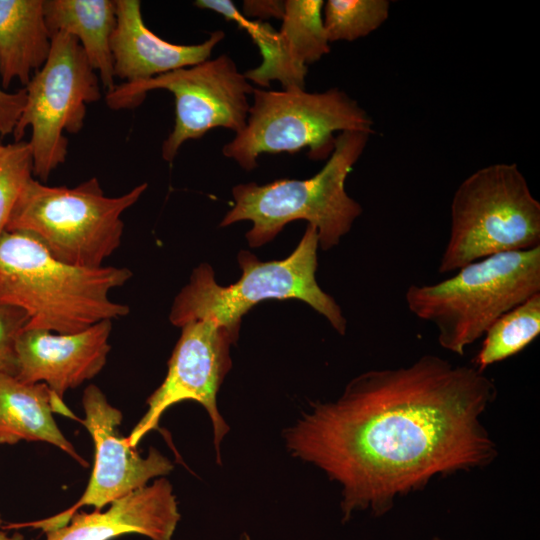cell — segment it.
<instances>
[{
  "mask_svg": "<svg viewBox=\"0 0 540 540\" xmlns=\"http://www.w3.org/2000/svg\"><path fill=\"white\" fill-rule=\"evenodd\" d=\"M494 382L473 365L425 354L408 366L354 377L285 432L292 456L341 487L342 522L389 512L433 478L488 466L498 455L482 416Z\"/></svg>",
  "mask_w": 540,
  "mask_h": 540,
  "instance_id": "cell-1",
  "label": "cell"
},
{
  "mask_svg": "<svg viewBox=\"0 0 540 540\" xmlns=\"http://www.w3.org/2000/svg\"><path fill=\"white\" fill-rule=\"evenodd\" d=\"M131 277L126 267L59 261L24 231L5 230L0 236V303L23 310L25 328L67 334L125 317L129 307L109 295Z\"/></svg>",
  "mask_w": 540,
  "mask_h": 540,
  "instance_id": "cell-2",
  "label": "cell"
},
{
  "mask_svg": "<svg viewBox=\"0 0 540 540\" xmlns=\"http://www.w3.org/2000/svg\"><path fill=\"white\" fill-rule=\"evenodd\" d=\"M369 136L357 131L339 133L326 164L311 178L235 186L232 190L234 206L220 226L251 221L253 226L246 233V239L251 247H259L273 240L286 224L306 220L316 228L321 249L338 245L363 211L347 194L345 182Z\"/></svg>",
  "mask_w": 540,
  "mask_h": 540,
  "instance_id": "cell-3",
  "label": "cell"
},
{
  "mask_svg": "<svg viewBox=\"0 0 540 540\" xmlns=\"http://www.w3.org/2000/svg\"><path fill=\"white\" fill-rule=\"evenodd\" d=\"M540 293V246L471 262L434 284L410 285L408 310L437 329L439 345L463 355L504 313Z\"/></svg>",
  "mask_w": 540,
  "mask_h": 540,
  "instance_id": "cell-4",
  "label": "cell"
},
{
  "mask_svg": "<svg viewBox=\"0 0 540 540\" xmlns=\"http://www.w3.org/2000/svg\"><path fill=\"white\" fill-rule=\"evenodd\" d=\"M318 247L316 228L308 224L296 249L285 259L260 261L242 250L237 255L242 275L229 286L217 284L211 266L202 263L175 297L169 319L177 327L194 320L212 319L239 330L243 315L259 302L298 299L344 335L346 319L340 306L315 278Z\"/></svg>",
  "mask_w": 540,
  "mask_h": 540,
  "instance_id": "cell-5",
  "label": "cell"
},
{
  "mask_svg": "<svg viewBox=\"0 0 540 540\" xmlns=\"http://www.w3.org/2000/svg\"><path fill=\"white\" fill-rule=\"evenodd\" d=\"M146 189L147 183H143L123 195L109 197L95 177L74 187L47 186L32 177L6 230L31 234L64 263L101 267L121 244L123 213Z\"/></svg>",
  "mask_w": 540,
  "mask_h": 540,
  "instance_id": "cell-6",
  "label": "cell"
},
{
  "mask_svg": "<svg viewBox=\"0 0 540 540\" xmlns=\"http://www.w3.org/2000/svg\"><path fill=\"white\" fill-rule=\"evenodd\" d=\"M540 246V203L515 163L485 166L464 179L451 202V228L438 272Z\"/></svg>",
  "mask_w": 540,
  "mask_h": 540,
  "instance_id": "cell-7",
  "label": "cell"
},
{
  "mask_svg": "<svg viewBox=\"0 0 540 540\" xmlns=\"http://www.w3.org/2000/svg\"><path fill=\"white\" fill-rule=\"evenodd\" d=\"M245 128L225 144L222 153L244 170L257 167L262 153H296L308 149L314 160L331 155L335 132L374 134L369 114L338 88L324 92L305 89L265 91L254 88Z\"/></svg>",
  "mask_w": 540,
  "mask_h": 540,
  "instance_id": "cell-8",
  "label": "cell"
},
{
  "mask_svg": "<svg viewBox=\"0 0 540 540\" xmlns=\"http://www.w3.org/2000/svg\"><path fill=\"white\" fill-rule=\"evenodd\" d=\"M99 77L79 42L58 32L51 37L49 56L24 87L26 101L13 132L21 141L28 127L33 174L46 181L65 162L68 140L64 132L79 133L87 105L101 98Z\"/></svg>",
  "mask_w": 540,
  "mask_h": 540,
  "instance_id": "cell-9",
  "label": "cell"
},
{
  "mask_svg": "<svg viewBox=\"0 0 540 540\" xmlns=\"http://www.w3.org/2000/svg\"><path fill=\"white\" fill-rule=\"evenodd\" d=\"M154 89L170 91L175 99L174 127L162 145V158L171 162L188 140L223 127L240 133L246 126L254 87L223 54L215 59L177 69L142 82H124L106 93L113 110L140 105Z\"/></svg>",
  "mask_w": 540,
  "mask_h": 540,
  "instance_id": "cell-10",
  "label": "cell"
},
{
  "mask_svg": "<svg viewBox=\"0 0 540 540\" xmlns=\"http://www.w3.org/2000/svg\"><path fill=\"white\" fill-rule=\"evenodd\" d=\"M181 329L168 361L166 377L147 399V411L127 436V441L135 448L147 433L158 428L165 411L179 402L191 400L201 404L210 417L220 463V445L229 426L218 410L217 393L231 369L230 347L238 340L239 330L212 319L190 321Z\"/></svg>",
  "mask_w": 540,
  "mask_h": 540,
  "instance_id": "cell-11",
  "label": "cell"
},
{
  "mask_svg": "<svg viewBox=\"0 0 540 540\" xmlns=\"http://www.w3.org/2000/svg\"><path fill=\"white\" fill-rule=\"evenodd\" d=\"M85 418L81 423L95 446V462L89 483L81 498L67 510L52 517L24 523L3 525L4 530L31 527L45 534L68 524L81 507L101 510L107 504L147 486L157 477L173 470L172 462L151 447L142 457L120 433L122 413L112 406L95 385L86 387L82 398Z\"/></svg>",
  "mask_w": 540,
  "mask_h": 540,
  "instance_id": "cell-12",
  "label": "cell"
},
{
  "mask_svg": "<svg viewBox=\"0 0 540 540\" xmlns=\"http://www.w3.org/2000/svg\"><path fill=\"white\" fill-rule=\"evenodd\" d=\"M111 330L110 320L67 334L24 328L16 342V378L25 383H44L62 399L67 390L103 369Z\"/></svg>",
  "mask_w": 540,
  "mask_h": 540,
  "instance_id": "cell-13",
  "label": "cell"
},
{
  "mask_svg": "<svg viewBox=\"0 0 540 540\" xmlns=\"http://www.w3.org/2000/svg\"><path fill=\"white\" fill-rule=\"evenodd\" d=\"M323 6L322 0H286L280 30L250 21L245 31L258 46L262 62L246 71L245 78L262 87L278 80L283 90L305 89L308 65L330 52Z\"/></svg>",
  "mask_w": 540,
  "mask_h": 540,
  "instance_id": "cell-14",
  "label": "cell"
},
{
  "mask_svg": "<svg viewBox=\"0 0 540 540\" xmlns=\"http://www.w3.org/2000/svg\"><path fill=\"white\" fill-rule=\"evenodd\" d=\"M180 518L173 487L161 477L111 502L106 511L77 512L68 524L46 533V540H111L126 534L172 540Z\"/></svg>",
  "mask_w": 540,
  "mask_h": 540,
  "instance_id": "cell-15",
  "label": "cell"
},
{
  "mask_svg": "<svg viewBox=\"0 0 540 540\" xmlns=\"http://www.w3.org/2000/svg\"><path fill=\"white\" fill-rule=\"evenodd\" d=\"M116 25L111 36L114 75L124 82H142L209 60L224 39L212 32L200 44L182 45L163 40L144 23L139 0H116Z\"/></svg>",
  "mask_w": 540,
  "mask_h": 540,
  "instance_id": "cell-16",
  "label": "cell"
},
{
  "mask_svg": "<svg viewBox=\"0 0 540 540\" xmlns=\"http://www.w3.org/2000/svg\"><path fill=\"white\" fill-rule=\"evenodd\" d=\"M53 413L77 419L46 384L25 383L15 376L0 375V444L46 442L87 467V461L57 426Z\"/></svg>",
  "mask_w": 540,
  "mask_h": 540,
  "instance_id": "cell-17",
  "label": "cell"
},
{
  "mask_svg": "<svg viewBox=\"0 0 540 540\" xmlns=\"http://www.w3.org/2000/svg\"><path fill=\"white\" fill-rule=\"evenodd\" d=\"M44 0H0V79L27 85L46 62L51 48Z\"/></svg>",
  "mask_w": 540,
  "mask_h": 540,
  "instance_id": "cell-18",
  "label": "cell"
},
{
  "mask_svg": "<svg viewBox=\"0 0 540 540\" xmlns=\"http://www.w3.org/2000/svg\"><path fill=\"white\" fill-rule=\"evenodd\" d=\"M45 22L50 36L64 32L73 36L108 91L114 82L111 36L116 25L113 0H44Z\"/></svg>",
  "mask_w": 540,
  "mask_h": 540,
  "instance_id": "cell-19",
  "label": "cell"
},
{
  "mask_svg": "<svg viewBox=\"0 0 540 540\" xmlns=\"http://www.w3.org/2000/svg\"><path fill=\"white\" fill-rule=\"evenodd\" d=\"M540 334V293L501 315L485 332L484 339L473 359V366L484 370L512 357Z\"/></svg>",
  "mask_w": 540,
  "mask_h": 540,
  "instance_id": "cell-20",
  "label": "cell"
},
{
  "mask_svg": "<svg viewBox=\"0 0 540 540\" xmlns=\"http://www.w3.org/2000/svg\"><path fill=\"white\" fill-rule=\"evenodd\" d=\"M388 0H328L322 18L330 42L354 41L377 30L389 16Z\"/></svg>",
  "mask_w": 540,
  "mask_h": 540,
  "instance_id": "cell-21",
  "label": "cell"
},
{
  "mask_svg": "<svg viewBox=\"0 0 540 540\" xmlns=\"http://www.w3.org/2000/svg\"><path fill=\"white\" fill-rule=\"evenodd\" d=\"M33 177L32 152L28 142L0 144V236L6 230L15 204Z\"/></svg>",
  "mask_w": 540,
  "mask_h": 540,
  "instance_id": "cell-22",
  "label": "cell"
},
{
  "mask_svg": "<svg viewBox=\"0 0 540 540\" xmlns=\"http://www.w3.org/2000/svg\"><path fill=\"white\" fill-rule=\"evenodd\" d=\"M27 324L28 317L22 309L0 303V375L16 377V342Z\"/></svg>",
  "mask_w": 540,
  "mask_h": 540,
  "instance_id": "cell-23",
  "label": "cell"
},
{
  "mask_svg": "<svg viewBox=\"0 0 540 540\" xmlns=\"http://www.w3.org/2000/svg\"><path fill=\"white\" fill-rule=\"evenodd\" d=\"M26 101L24 88L7 92L0 86V136L13 134Z\"/></svg>",
  "mask_w": 540,
  "mask_h": 540,
  "instance_id": "cell-24",
  "label": "cell"
},
{
  "mask_svg": "<svg viewBox=\"0 0 540 540\" xmlns=\"http://www.w3.org/2000/svg\"><path fill=\"white\" fill-rule=\"evenodd\" d=\"M243 16L256 17L258 20L269 18L283 19L285 1L283 0H245L243 1Z\"/></svg>",
  "mask_w": 540,
  "mask_h": 540,
  "instance_id": "cell-25",
  "label": "cell"
},
{
  "mask_svg": "<svg viewBox=\"0 0 540 540\" xmlns=\"http://www.w3.org/2000/svg\"><path fill=\"white\" fill-rule=\"evenodd\" d=\"M194 5L202 8L212 10L222 15L226 20L235 22L240 28L246 29L250 20H248L242 13L238 11L236 6L231 0H197Z\"/></svg>",
  "mask_w": 540,
  "mask_h": 540,
  "instance_id": "cell-26",
  "label": "cell"
},
{
  "mask_svg": "<svg viewBox=\"0 0 540 540\" xmlns=\"http://www.w3.org/2000/svg\"><path fill=\"white\" fill-rule=\"evenodd\" d=\"M0 540H24V537L19 532L8 534L4 531H0Z\"/></svg>",
  "mask_w": 540,
  "mask_h": 540,
  "instance_id": "cell-27",
  "label": "cell"
},
{
  "mask_svg": "<svg viewBox=\"0 0 540 540\" xmlns=\"http://www.w3.org/2000/svg\"><path fill=\"white\" fill-rule=\"evenodd\" d=\"M239 540H252L251 537L248 535V533H243L240 536Z\"/></svg>",
  "mask_w": 540,
  "mask_h": 540,
  "instance_id": "cell-28",
  "label": "cell"
},
{
  "mask_svg": "<svg viewBox=\"0 0 540 540\" xmlns=\"http://www.w3.org/2000/svg\"><path fill=\"white\" fill-rule=\"evenodd\" d=\"M431 540H443L442 538L438 537V536H435L433 537Z\"/></svg>",
  "mask_w": 540,
  "mask_h": 540,
  "instance_id": "cell-29",
  "label": "cell"
},
{
  "mask_svg": "<svg viewBox=\"0 0 540 540\" xmlns=\"http://www.w3.org/2000/svg\"><path fill=\"white\" fill-rule=\"evenodd\" d=\"M2 526H3V519H2V517H1V515H0V528H1Z\"/></svg>",
  "mask_w": 540,
  "mask_h": 540,
  "instance_id": "cell-30",
  "label": "cell"
},
{
  "mask_svg": "<svg viewBox=\"0 0 540 540\" xmlns=\"http://www.w3.org/2000/svg\"><path fill=\"white\" fill-rule=\"evenodd\" d=\"M0 139H1V136H0ZM0 144H2L1 140H0Z\"/></svg>",
  "mask_w": 540,
  "mask_h": 540,
  "instance_id": "cell-31",
  "label": "cell"
}]
</instances>
